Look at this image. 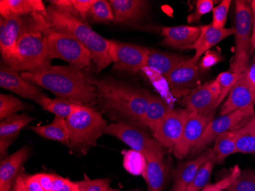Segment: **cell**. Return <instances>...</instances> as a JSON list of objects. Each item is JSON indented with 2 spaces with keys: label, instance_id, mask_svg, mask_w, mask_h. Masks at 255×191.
<instances>
[{
  "label": "cell",
  "instance_id": "83f0119b",
  "mask_svg": "<svg viewBox=\"0 0 255 191\" xmlns=\"http://www.w3.org/2000/svg\"><path fill=\"white\" fill-rule=\"evenodd\" d=\"M34 118L28 115L15 114L1 120L0 123V139L13 141L16 139L23 128L34 121Z\"/></svg>",
  "mask_w": 255,
  "mask_h": 191
},
{
  "label": "cell",
  "instance_id": "7a4b0ae2",
  "mask_svg": "<svg viewBox=\"0 0 255 191\" xmlns=\"http://www.w3.org/2000/svg\"><path fill=\"white\" fill-rule=\"evenodd\" d=\"M21 74L30 83L49 90L57 98L80 106H96L97 87L94 80L87 75L84 70L71 65H51L43 70Z\"/></svg>",
  "mask_w": 255,
  "mask_h": 191
},
{
  "label": "cell",
  "instance_id": "5bb4252c",
  "mask_svg": "<svg viewBox=\"0 0 255 191\" xmlns=\"http://www.w3.org/2000/svg\"><path fill=\"white\" fill-rule=\"evenodd\" d=\"M199 62L187 59L173 69L164 78L168 84L172 94L177 98L187 96L197 84L200 78Z\"/></svg>",
  "mask_w": 255,
  "mask_h": 191
},
{
  "label": "cell",
  "instance_id": "8fae6325",
  "mask_svg": "<svg viewBox=\"0 0 255 191\" xmlns=\"http://www.w3.org/2000/svg\"><path fill=\"white\" fill-rule=\"evenodd\" d=\"M110 55L113 70L137 74L145 67L150 50L148 47L110 40Z\"/></svg>",
  "mask_w": 255,
  "mask_h": 191
},
{
  "label": "cell",
  "instance_id": "ee69618b",
  "mask_svg": "<svg viewBox=\"0 0 255 191\" xmlns=\"http://www.w3.org/2000/svg\"><path fill=\"white\" fill-rule=\"evenodd\" d=\"M23 178L25 181V186L29 191H45L44 188L41 187L34 175H27L23 172Z\"/></svg>",
  "mask_w": 255,
  "mask_h": 191
},
{
  "label": "cell",
  "instance_id": "52a82bcc",
  "mask_svg": "<svg viewBox=\"0 0 255 191\" xmlns=\"http://www.w3.org/2000/svg\"><path fill=\"white\" fill-rule=\"evenodd\" d=\"M235 3V54L229 70L244 73L250 64L252 53V10L251 1L237 0Z\"/></svg>",
  "mask_w": 255,
  "mask_h": 191
},
{
  "label": "cell",
  "instance_id": "f35d334b",
  "mask_svg": "<svg viewBox=\"0 0 255 191\" xmlns=\"http://www.w3.org/2000/svg\"><path fill=\"white\" fill-rule=\"evenodd\" d=\"M230 0H223L213 10L212 25L216 28H224L227 21L228 14L231 5Z\"/></svg>",
  "mask_w": 255,
  "mask_h": 191
},
{
  "label": "cell",
  "instance_id": "7c38bea8",
  "mask_svg": "<svg viewBox=\"0 0 255 191\" xmlns=\"http://www.w3.org/2000/svg\"><path fill=\"white\" fill-rule=\"evenodd\" d=\"M220 96V88L217 80L206 82L193 88L187 96L182 98L180 103L191 113L205 116H213L218 100Z\"/></svg>",
  "mask_w": 255,
  "mask_h": 191
},
{
  "label": "cell",
  "instance_id": "c3c4849f",
  "mask_svg": "<svg viewBox=\"0 0 255 191\" xmlns=\"http://www.w3.org/2000/svg\"><path fill=\"white\" fill-rule=\"evenodd\" d=\"M13 141L0 139V158L1 160L8 156V150Z\"/></svg>",
  "mask_w": 255,
  "mask_h": 191
},
{
  "label": "cell",
  "instance_id": "6da1fadb",
  "mask_svg": "<svg viewBox=\"0 0 255 191\" xmlns=\"http://www.w3.org/2000/svg\"><path fill=\"white\" fill-rule=\"evenodd\" d=\"M94 80L97 87L96 106L100 113L116 123L140 126L141 117L152 96L149 90L110 77Z\"/></svg>",
  "mask_w": 255,
  "mask_h": 191
},
{
  "label": "cell",
  "instance_id": "4dcf8cb0",
  "mask_svg": "<svg viewBox=\"0 0 255 191\" xmlns=\"http://www.w3.org/2000/svg\"><path fill=\"white\" fill-rule=\"evenodd\" d=\"M147 166V159L144 154L137 151H126L123 157V167L125 170L134 176L143 175Z\"/></svg>",
  "mask_w": 255,
  "mask_h": 191
},
{
  "label": "cell",
  "instance_id": "1f68e13d",
  "mask_svg": "<svg viewBox=\"0 0 255 191\" xmlns=\"http://www.w3.org/2000/svg\"><path fill=\"white\" fill-rule=\"evenodd\" d=\"M88 19L92 22L100 24L113 22L114 15L110 1L96 0L89 11Z\"/></svg>",
  "mask_w": 255,
  "mask_h": 191
},
{
  "label": "cell",
  "instance_id": "681fc988",
  "mask_svg": "<svg viewBox=\"0 0 255 191\" xmlns=\"http://www.w3.org/2000/svg\"><path fill=\"white\" fill-rule=\"evenodd\" d=\"M252 10V52L255 51V0L251 1Z\"/></svg>",
  "mask_w": 255,
  "mask_h": 191
},
{
  "label": "cell",
  "instance_id": "ffe728a7",
  "mask_svg": "<svg viewBox=\"0 0 255 191\" xmlns=\"http://www.w3.org/2000/svg\"><path fill=\"white\" fill-rule=\"evenodd\" d=\"M161 34L164 36L160 44L177 49H190L197 41L201 33V27L180 26L161 27Z\"/></svg>",
  "mask_w": 255,
  "mask_h": 191
},
{
  "label": "cell",
  "instance_id": "816d5d0a",
  "mask_svg": "<svg viewBox=\"0 0 255 191\" xmlns=\"http://www.w3.org/2000/svg\"><path fill=\"white\" fill-rule=\"evenodd\" d=\"M57 191H80L76 182H71V180L67 181L65 185Z\"/></svg>",
  "mask_w": 255,
  "mask_h": 191
},
{
  "label": "cell",
  "instance_id": "9f6ffc18",
  "mask_svg": "<svg viewBox=\"0 0 255 191\" xmlns=\"http://www.w3.org/2000/svg\"></svg>",
  "mask_w": 255,
  "mask_h": 191
},
{
  "label": "cell",
  "instance_id": "60d3db41",
  "mask_svg": "<svg viewBox=\"0 0 255 191\" xmlns=\"http://www.w3.org/2000/svg\"><path fill=\"white\" fill-rule=\"evenodd\" d=\"M240 172L241 169H239V167L237 165V166L233 168L231 173L229 174V175H227L226 178H223V179H222L221 181H219V182H216V183L213 184V185H208L207 186L205 187V188L200 191H224V190L227 189V188L236 180V178L239 177Z\"/></svg>",
  "mask_w": 255,
  "mask_h": 191
},
{
  "label": "cell",
  "instance_id": "11a10c76",
  "mask_svg": "<svg viewBox=\"0 0 255 191\" xmlns=\"http://www.w3.org/2000/svg\"><path fill=\"white\" fill-rule=\"evenodd\" d=\"M227 191V190H224V191Z\"/></svg>",
  "mask_w": 255,
  "mask_h": 191
},
{
  "label": "cell",
  "instance_id": "e0dca14e",
  "mask_svg": "<svg viewBox=\"0 0 255 191\" xmlns=\"http://www.w3.org/2000/svg\"><path fill=\"white\" fill-rule=\"evenodd\" d=\"M117 25H135L144 20L149 9L145 0H110Z\"/></svg>",
  "mask_w": 255,
  "mask_h": 191
},
{
  "label": "cell",
  "instance_id": "ab89813d",
  "mask_svg": "<svg viewBox=\"0 0 255 191\" xmlns=\"http://www.w3.org/2000/svg\"><path fill=\"white\" fill-rule=\"evenodd\" d=\"M216 1L213 0H198L196 2V8L193 13L187 17L188 22H197L203 15L210 13L214 8Z\"/></svg>",
  "mask_w": 255,
  "mask_h": 191
},
{
  "label": "cell",
  "instance_id": "5b68a950",
  "mask_svg": "<svg viewBox=\"0 0 255 191\" xmlns=\"http://www.w3.org/2000/svg\"><path fill=\"white\" fill-rule=\"evenodd\" d=\"M46 32L24 34L18 39L13 54L3 61L19 72H33L50 67Z\"/></svg>",
  "mask_w": 255,
  "mask_h": 191
},
{
  "label": "cell",
  "instance_id": "b9f144b4",
  "mask_svg": "<svg viewBox=\"0 0 255 191\" xmlns=\"http://www.w3.org/2000/svg\"><path fill=\"white\" fill-rule=\"evenodd\" d=\"M223 60H224V57L219 52L215 50H209L203 54V57H202L199 66H200V70L206 71V70H210L212 67H214L219 63L222 62Z\"/></svg>",
  "mask_w": 255,
  "mask_h": 191
},
{
  "label": "cell",
  "instance_id": "4fadbf2b",
  "mask_svg": "<svg viewBox=\"0 0 255 191\" xmlns=\"http://www.w3.org/2000/svg\"><path fill=\"white\" fill-rule=\"evenodd\" d=\"M189 116L190 113L186 109H172L150 129L153 137L163 147L172 149L180 139Z\"/></svg>",
  "mask_w": 255,
  "mask_h": 191
},
{
  "label": "cell",
  "instance_id": "ac0fdd59",
  "mask_svg": "<svg viewBox=\"0 0 255 191\" xmlns=\"http://www.w3.org/2000/svg\"><path fill=\"white\" fill-rule=\"evenodd\" d=\"M255 106V87L247 80L244 73L223 102L219 115L223 116Z\"/></svg>",
  "mask_w": 255,
  "mask_h": 191
},
{
  "label": "cell",
  "instance_id": "836d02e7",
  "mask_svg": "<svg viewBox=\"0 0 255 191\" xmlns=\"http://www.w3.org/2000/svg\"><path fill=\"white\" fill-rule=\"evenodd\" d=\"M28 105L11 95L0 94V119L3 120L18 112L25 110Z\"/></svg>",
  "mask_w": 255,
  "mask_h": 191
},
{
  "label": "cell",
  "instance_id": "7bdbcfd3",
  "mask_svg": "<svg viewBox=\"0 0 255 191\" xmlns=\"http://www.w3.org/2000/svg\"><path fill=\"white\" fill-rule=\"evenodd\" d=\"M72 1L73 8L84 22L87 23L88 20V13L92 5H94L96 0H71Z\"/></svg>",
  "mask_w": 255,
  "mask_h": 191
},
{
  "label": "cell",
  "instance_id": "44dd1931",
  "mask_svg": "<svg viewBox=\"0 0 255 191\" xmlns=\"http://www.w3.org/2000/svg\"><path fill=\"white\" fill-rule=\"evenodd\" d=\"M212 153V149H206L188 162H180L173 171V184L170 191H186L194 180L196 174Z\"/></svg>",
  "mask_w": 255,
  "mask_h": 191
},
{
  "label": "cell",
  "instance_id": "db71d44e",
  "mask_svg": "<svg viewBox=\"0 0 255 191\" xmlns=\"http://www.w3.org/2000/svg\"><path fill=\"white\" fill-rule=\"evenodd\" d=\"M108 191H137V190H131V191H121V190L112 189V188H110V189L108 190Z\"/></svg>",
  "mask_w": 255,
  "mask_h": 191
},
{
  "label": "cell",
  "instance_id": "9a60e30c",
  "mask_svg": "<svg viewBox=\"0 0 255 191\" xmlns=\"http://www.w3.org/2000/svg\"><path fill=\"white\" fill-rule=\"evenodd\" d=\"M212 118L213 116H205L198 113L190 114L180 139L171 149L176 158L183 159L191 153L206 126L211 121Z\"/></svg>",
  "mask_w": 255,
  "mask_h": 191
},
{
  "label": "cell",
  "instance_id": "bcb514c9",
  "mask_svg": "<svg viewBox=\"0 0 255 191\" xmlns=\"http://www.w3.org/2000/svg\"><path fill=\"white\" fill-rule=\"evenodd\" d=\"M245 76L252 85L255 87V54L252 62H250L249 67L245 71Z\"/></svg>",
  "mask_w": 255,
  "mask_h": 191
},
{
  "label": "cell",
  "instance_id": "f6af8a7d",
  "mask_svg": "<svg viewBox=\"0 0 255 191\" xmlns=\"http://www.w3.org/2000/svg\"><path fill=\"white\" fill-rule=\"evenodd\" d=\"M54 174L40 173L34 175L37 180L41 184V187L44 188L45 191H51L52 188L53 182H54Z\"/></svg>",
  "mask_w": 255,
  "mask_h": 191
},
{
  "label": "cell",
  "instance_id": "8d00e7d4",
  "mask_svg": "<svg viewBox=\"0 0 255 191\" xmlns=\"http://www.w3.org/2000/svg\"><path fill=\"white\" fill-rule=\"evenodd\" d=\"M229 191H255V171H241L239 177L229 188Z\"/></svg>",
  "mask_w": 255,
  "mask_h": 191
},
{
  "label": "cell",
  "instance_id": "4316f807",
  "mask_svg": "<svg viewBox=\"0 0 255 191\" xmlns=\"http://www.w3.org/2000/svg\"><path fill=\"white\" fill-rule=\"evenodd\" d=\"M171 110V107L165 100L155 95H152L148 106L141 117L140 126L141 128L151 129L156 123L165 117Z\"/></svg>",
  "mask_w": 255,
  "mask_h": 191
},
{
  "label": "cell",
  "instance_id": "74e56055",
  "mask_svg": "<svg viewBox=\"0 0 255 191\" xmlns=\"http://www.w3.org/2000/svg\"><path fill=\"white\" fill-rule=\"evenodd\" d=\"M84 178V180L76 182L80 191H108L110 189V179H90L86 175Z\"/></svg>",
  "mask_w": 255,
  "mask_h": 191
},
{
  "label": "cell",
  "instance_id": "ba28073f",
  "mask_svg": "<svg viewBox=\"0 0 255 191\" xmlns=\"http://www.w3.org/2000/svg\"><path fill=\"white\" fill-rule=\"evenodd\" d=\"M46 38L51 60L61 59L80 70L91 65V53L71 35L50 28L46 31Z\"/></svg>",
  "mask_w": 255,
  "mask_h": 191
},
{
  "label": "cell",
  "instance_id": "277c9868",
  "mask_svg": "<svg viewBox=\"0 0 255 191\" xmlns=\"http://www.w3.org/2000/svg\"><path fill=\"white\" fill-rule=\"evenodd\" d=\"M66 121L70 132L69 149L81 155H87L95 147L108 126L100 111L84 106H80Z\"/></svg>",
  "mask_w": 255,
  "mask_h": 191
},
{
  "label": "cell",
  "instance_id": "7dc6e473",
  "mask_svg": "<svg viewBox=\"0 0 255 191\" xmlns=\"http://www.w3.org/2000/svg\"><path fill=\"white\" fill-rule=\"evenodd\" d=\"M11 191H29L25 186V181L23 178V170L18 175L14 182L13 186L11 188Z\"/></svg>",
  "mask_w": 255,
  "mask_h": 191
},
{
  "label": "cell",
  "instance_id": "d6986e66",
  "mask_svg": "<svg viewBox=\"0 0 255 191\" xmlns=\"http://www.w3.org/2000/svg\"><path fill=\"white\" fill-rule=\"evenodd\" d=\"M31 156V149L25 146L8 155L0 162V191H11L17 177L22 171L23 165Z\"/></svg>",
  "mask_w": 255,
  "mask_h": 191
},
{
  "label": "cell",
  "instance_id": "d590c367",
  "mask_svg": "<svg viewBox=\"0 0 255 191\" xmlns=\"http://www.w3.org/2000/svg\"><path fill=\"white\" fill-rule=\"evenodd\" d=\"M236 153L255 155V136L247 126L236 130Z\"/></svg>",
  "mask_w": 255,
  "mask_h": 191
},
{
  "label": "cell",
  "instance_id": "603a6c76",
  "mask_svg": "<svg viewBox=\"0 0 255 191\" xmlns=\"http://www.w3.org/2000/svg\"><path fill=\"white\" fill-rule=\"evenodd\" d=\"M147 166L143 178L147 186V191H162L167 175V166L164 157L146 155Z\"/></svg>",
  "mask_w": 255,
  "mask_h": 191
},
{
  "label": "cell",
  "instance_id": "f907efd6",
  "mask_svg": "<svg viewBox=\"0 0 255 191\" xmlns=\"http://www.w3.org/2000/svg\"><path fill=\"white\" fill-rule=\"evenodd\" d=\"M67 181H68L67 178H62V177L55 175L51 191H57L61 189V188L65 185Z\"/></svg>",
  "mask_w": 255,
  "mask_h": 191
},
{
  "label": "cell",
  "instance_id": "7402d4cb",
  "mask_svg": "<svg viewBox=\"0 0 255 191\" xmlns=\"http://www.w3.org/2000/svg\"><path fill=\"white\" fill-rule=\"evenodd\" d=\"M234 27L233 28H216L210 25H203L201 27V33L197 41L190 47V49H195L194 56L192 57L195 62H199L202 56L210 50L211 47L217 44L220 41L226 39L228 37L235 34Z\"/></svg>",
  "mask_w": 255,
  "mask_h": 191
},
{
  "label": "cell",
  "instance_id": "d4e9b609",
  "mask_svg": "<svg viewBox=\"0 0 255 191\" xmlns=\"http://www.w3.org/2000/svg\"><path fill=\"white\" fill-rule=\"evenodd\" d=\"M186 60L187 58L180 54L150 49L144 68L155 70L156 72L164 77Z\"/></svg>",
  "mask_w": 255,
  "mask_h": 191
},
{
  "label": "cell",
  "instance_id": "d6a6232c",
  "mask_svg": "<svg viewBox=\"0 0 255 191\" xmlns=\"http://www.w3.org/2000/svg\"><path fill=\"white\" fill-rule=\"evenodd\" d=\"M217 165L216 159L213 155V152L209 156L206 162L202 165L198 172L195 177L194 180L187 188L188 191H200L207 186L210 182L212 174L215 166Z\"/></svg>",
  "mask_w": 255,
  "mask_h": 191
},
{
  "label": "cell",
  "instance_id": "f5cc1de1",
  "mask_svg": "<svg viewBox=\"0 0 255 191\" xmlns=\"http://www.w3.org/2000/svg\"><path fill=\"white\" fill-rule=\"evenodd\" d=\"M246 126L249 128V130L253 133L254 136H255V116L249 123L246 124Z\"/></svg>",
  "mask_w": 255,
  "mask_h": 191
},
{
  "label": "cell",
  "instance_id": "8992f818",
  "mask_svg": "<svg viewBox=\"0 0 255 191\" xmlns=\"http://www.w3.org/2000/svg\"><path fill=\"white\" fill-rule=\"evenodd\" d=\"M45 13L0 18V52L2 61H7L13 54L17 42L22 35L28 33L46 32L51 28Z\"/></svg>",
  "mask_w": 255,
  "mask_h": 191
},
{
  "label": "cell",
  "instance_id": "484cf974",
  "mask_svg": "<svg viewBox=\"0 0 255 191\" xmlns=\"http://www.w3.org/2000/svg\"><path fill=\"white\" fill-rule=\"evenodd\" d=\"M34 133L44 139L61 142V144L70 146V132L67 127V121L64 118L54 116L50 124L41 126H29Z\"/></svg>",
  "mask_w": 255,
  "mask_h": 191
},
{
  "label": "cell",
  "instance_id": "30bf717a",
  "mask_svg": "<svg viewBox=\"0 0 255 191\" xmlns=\"http://www.w3.org/2000/svg\"><path fill=\"white\" fill-rule=\"evenodd\" d=\"M255 116V107L252 106L212 119L205 129L197 144L190 154L191 157L198 156L201 152L207 149L206 148L214 142L218 136L243 127Z\"/></svg>",
  "mask_w": 255,
  "mask_h": 191
},
{
  "label": "cell",
  "instance_id": "f546056e",
  "mask_svg": "<svg viewBox=\"0 0 255 191\" xmlns=\"http://www.w3.org/2000/svg\"><path fill=\"white\" fill-rule=\"evenodd\" d=\"M39 105L45 111L49 112L55 116L64 118L65 119L80 106V105H77L62 99L49 98L46 95L43 96Z\"/></svg>",
  "mask_w": 255,
  "mask_h": 191
},
{
  "label": "cell",
  "instance_id": "2e32d148",
  "mask_svg": "<svg viewBox=\"0 0 255 191\" xmlns=\"http://www.w3.org/2000/svg\"><path fill=\"white\" fill-rule=\"evenodd\" d=\"M0 87L22 98L35 101L38 105L45 95L39 87L23 78L19 71L4 62L0 64Z\"/></svg>",
  "mask_w": 255,
  "mask_h": 191
},
{
  "label": "cell",
  "instance_id": "cb8c5ba5",
  "mask_svg": "<svg viewBox=\"0 0 255 191\" xmlns=\"http://www.w3.org/2000/svg\"><path fill=\"white\" fill-rule=\"evenodd\" d=\"M46 7L41 0H1L0 15L2 18L10 15L23 16L33 13H45Z\"/></svg>",
  "mask_w": 255,
  "mask_h": 191
},
{
  "label": "cell",
  "instance_id": "e575fe53",
  "mask_svg": "<svg viewBox=\"0 0 255 191\" xmlns=\"http://www.w3.org/2000/svg\"><path fill=\"white\" fill-rule=\"evenodd\" d=\"M244 73L233 72L229 70L218 75L216 80H217L220 88V96L216 104V108L220 106L223 102H224L225 99L227 97L232 89L236 85V83L239 81V79L242 77Z\"/></svg>",
  "mask_w": 255,
  "mask_h": 191
},
{
  "label": "cell",
  "instance_id": "3957f363",
  "mask_svg": "<svg viewBox=\"0 0 255 191\" xmlns=\"http://www.w3.org/2000/svg\"><path fill=\"white\" fill-rule=\"evenodd\" d=\"M45 17L52 29L71 35L91 53L97 72L112 64L110 40L92 29L80 17L53 4L46 8Z\"/></svg>",
  "mask_w": 255,
  "mask_h": 191
},
{
  "label": "cell",
  "instance_id": "9c48e42d",
  "mask_svg": "<svg viewBox=\"0 0 255 191\" xmlns=\"http://www.w3.org/2000/svg\"><path fill=\"white\" fill-rule=\"evenodd\" d=\"M104 134L117 138L132 150L137 151L146 155H156L164 157L166 149L151 137L140 126L131 123H113L109 124L104 131Z\"/></svg>",
  "mask_w": 255,
  "mask_h": 191
},
{
  "label": "cell",
  "instance_id": "f1b7e54d",
  "mask_svg": "<svg viewBox=\"0 0 255 191\" xmlns=\"http://www.w3.org/2000/svg\"><path fill=\"white\" fill-rule=\"evenodd\" d=\"M236 130L223 133L216 138L212 152L217 165L223 164L229 156L236 153Z\"/></svg>",
  "mask_w": 255,
  "mask_h": 191
}]
</instances>
